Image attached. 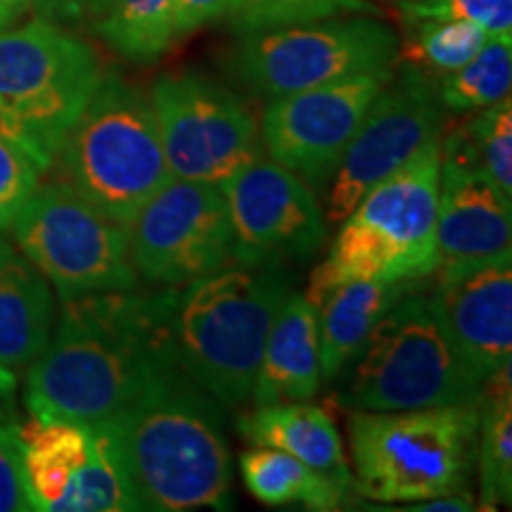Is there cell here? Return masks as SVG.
<instances>
[{
	"mask_svg": "<svg viewBox=\"0 0 512 512\" xmlns=\"http://www.w3.org/2000/svg\"><path fill=\"white\" fill-rule=\"evenodd\" d=\"M233 226V261L249 266L304 261L328 235L316 192L283 164L259 157L221 185Z\"/></svg>",
	"mask_w": 512,
	"mask_h": 512,
	"instance_id": "2e32d148",
	"label": "cell"
},
{
	"mask_svg": "<svg viewBox=\"0 0 512 512\" xmlns=\"http://www.w3.org/2000/svg\"><path fill=\"white\" fill-rule=\"evenodd\" d=\"M420 280L356 278L332 287L318 304L320 375L332 382L354 361L380 318Z\"/></svg>",
	"mask_w": 512,
	"mask_h": 512,
	"instance_id": "44dd1931",
	"label": "cell"
},
{
	"mask_svg": "<svg viewBox=\"0 0 512 512\" xmlns=\"http://www.w3.org/2000/svg\"><path fill=\"white\" fill-rule=\"evenodd\" d=\"M10 230L19 254L62 302L136 290L140 283L128 254V226L110 219L64 178L38 183Z\"/></svg>",
	"mask_w": 512,
	"mask_h": 512,
	"instance_id": "9c48e42d",
	"label": "cell"
},
{
	"mask_svg": "<svg viewBox=\"0 0 512 512\" xmlns=\"http://www.w3.org/2000/svg\"><path fill=\"white\" fill-rule=\"evenodd\" d=\"M432 278L441 328L467 375L484 384L512 358V256L444 261Z\"/></svg>",
	"mask_w": 512,
	"mask_h": 512,
	"instance_id": "e0dca14e",
	"label": "cell"
},
{
	"mask_svg": "<svg viewBox=\"0 0 512 512\" xmlns=\"http://www.w3.org/2000/svg\"><path fill=\"white\" fill-rule=\"evenodd\" d=\"M176 287L100 292L62 302L46 349L27 368V408L43 418L105 422L178 366Z\"/></svg>",
	"mask_w": 512,
	"mask_h": 512,
	"instance_id": "6da1fadb",
	"label": "cell"
},
{
	"mask_svg": "<svg viewBox=\"0 0 512 512\" xmlns=\"http://www.w3.org/2000/svg\"><path fill=\"white\" fill-rule=\"evenodd\" d=\"M238 427L254 446H273L290 453L351 496L349 458L335 420L325 408L309 401L268 403L242 415Z\"/></svg>",
	"mask_w": 512,
	"mask_h": 512,
	"instance_id": "ffe728a7",
	"label": "cell"
},
{
	"mask_svg": "<svg viewBox=\"0 0 512 512\" xmlns=\"http://www.w3.org/2000/svg\"><path fill=\"white\" fill-rule=\"evenodd\" d=\"M512 88V36H489L479 53L439 79V102L451 114L479 112L508 98Z\"/></svg>",
	"mask_w": 512,
	"mask_h": 512,
	"instance_id": "4316f807",
	"label": "cell"
},
{
	"mask_svg": "<svg viewBox=\"0 0 512 512\" xmlns=\"http://www.w3.org/2000/svg\"><path fill=\"white\" fill-rule=\"evenodd\" d=\"M55 328V294L48 280L17 252L0 259V361L29 368Z\"/></svg>",
	"mask_w": 512,
	"mask_h": 512,
	"instance_id": "7402d4cb",
	"label": "cell"
},
{
	"mask_svg": "<svg viewBox=\"0 0 512 512\" xmlns=\"http://www.w3.org/2000/svg\"><path fill=\"white\" fill-rule=\"evenodd\" d=\"M22 470L31 510H140L133 486L102 422L31 418L19 427Z\"/></svg>",
	"mask_w": 512,
	"mask_h": 512,
	"instance_id": "7c38bea8",
	"label": "cell"
},
{
	"mask_svg": "<svg viewBox=\"0 0 512 512\" xmlns=\"http://www.w3.org/2000/svg\"><path fill=\"white\" fill-rule=\"evenodd\" d=\"M441 138L384 178L342 221L306 299L318 309L332 287L356 278L427 280L439 268L437 204Z\"/></svg>",
	"mask_w": 512,
	"mask_h": 512,
	"instance_id": "5b68a950",
	"label": "cell"
},
{
	"mask_svg": "<svg viewBox=\"0 0 512 512\" xmlns=\"http://www.w3.org/2000/svg\"><path fill=\"white\" fill-rule=\"evenodd\" d=\"M479 164L489 174L498 190L512 200V102L508 98L494 102L477 112L470 124L463 126Z\"/></svg>",
	"mask_w": 512,
	"mask_h": 512,
	"instance_id": "f1b7e54d",
	"label": "cell"
},
{
	"mask_svg": "<svg viewBox=\"0 0 512 512\" xmlns=\"http://www.w3.org/2000/svg\"><path fill=\"white\" fill-rule=\"evenodd\" d=\"M437 249L439 261L510 254L512 200L491 181L465 128L441 133Z\"/></svg>",
	"mask_w": 512,
	"mask_h": 512,
	"instance_id": "ac0fdd59",
	"label": "cell"
},
{
	"mask_svg": "<svg viewBox=\"0 0 512 512\" xmlns=\"http://www.w3.org/2000/svg\"><path fill=\"white\" fill-rule=\"evenodd\" d=\"M399 36L373 17H325L240 34L228 69L249 91L273 100L347 76L394 69Z\"/></svg>",
	"mask_w": 512,
	"mask_h": 512,
	"instance_id": "30bf717a",
	"label": "cell"
},
{
	"mask_svg": "<svg viewBox=\"0 0 512 512\" xmlns=\"http://www.w3.org/2000/svg\"><path fill=\"white\" fill-rule=\"evenodd\" d=\"M22 418L8 403H0V512L31 510L22 470Z\"/></svg>",
	"mask_w": 512,
	"mask_h": 512,
	"instance_id": "4dcf8cb0",
	"label": "cell"
},
{
	"mask_svg": "<svg viewBox=\"0 0 512 512\" xmlns=\"http://www.w3.org/2000/svg\"><path fill=\"white\" fill-rule=\"evenodd\" d=\"M31 10V0H0V34L22 22Z\"/></svg>",
	"mask_w": 512,
	"mask_h": 512,
	"instance_id": "e575fe53",
	"label": "cell"
},
{
	"mask_svg": "<svg viewBox=\"0 0 512 512\" xmlns=\"http://www.w3.org/2000/svg\"><path fill=\"white\" fill-rule=\"evenodd\" d=\"M41 183V174L15 145L0 138V233L10 230L19 209Z\"/></svg>",
	"mask_w": 512,
	"mask_h": 512,
	"instance_id": "1f68e13d",
	"label": "cell"
},
{
	"mask_svg": "<svg viewBox=\"0 0 512 512\" xmlns=\"http://www.w3.org/2000/svg\"><path fill=\"white\" fill-rule=\"evenodd\" d=\"M15 389H17V373L0 361V401L10 399Z\"/></svg>",
	"mask_w": 512,
	"mask_h": 512,
	"instance_id": "d590c367",
	"label": "cell"
},
{
	"mask_svg": "<svg viewBox=\"0 0 512 512\" xmlns=\"http://www.w3.org/2000/svg\"><path fill=\"white\" fill-rule=\"evenodd\" d=\"M102 74L95 48L72 29L34 17L3 31L0 138L48 174Z\"/></svg>",
	"mask_w": 512,
	"mask_h": 512,
	"instance_id": "8992f818",
	"label": "cell"
},
{
	"mask_svg": "<svg viewBox=\"0 0 512 512\" xmlns=\"http://www.w3.org/2000/svg\"><path fill=\"white\" fill-rule=\"evenodd\" d=\"M240 475L247 491L264 505H302L330 512L344 508L349 496L302 460L273 446H254L240 456Z\"/></svg>",
	"mask_w": 512,
	"mask_h": 512,
	"instance_id": "603a6c76",
	"label": "cell"
},
{
	"mask_svg": "<svg viewBox=\"0 0 512 512\" xmlns=\"http://www.w3.org/2000/svg\"><path fill=\"white\" fill-rule=\"evenodd\" d=\"M140 510H228L233 456L221 403L181 366L157 375L136 399L102 422Z\"/></svg>",
	"mask_w": 512,
	"mask_h": 512,
	"instance_id": "7a4b0ae2",
	"label": "cell"
},
{
	"mask_svg": "<svg viewBox=\"0 0 512 512\" xmlns=\"http://www.w3.org/2000/svg\"><path fill=\"white\" fill-rule=\"evenodd\" d=\"M479 406L351 411V491L375 503L463 494L477 465Z\"/></svg>",
	"mask_w": 512,
	"mask_h": 512,
	"instance_id": "277c9868",
	"label": "cell"
},
{
	"mask_svg": "<svg viewBox=\"0 0 512 512\" xmlns=\"http://www.w3.org/2000/svg\"><path fill=\"white\" fill-rule=\"evenodd\" d=\"M406 24V41L396 60L420 74L439 81L453 74L479 53L486 31L463 19H411Z\"/></svg>",
	"mask_w": 512,
	"mask_h": 512,
	"instance_id": "484cf974",
	"label": "cell"
},
{
	"mask_svg": "<svg viewBox=\"0 0 512 512\" xmlns=\"http://www.w3.org/2000/svg\"><path fill=\"white\" fill-rule=\"evenodd\" d=\"M394 76L368 72L268 100L259 131L266 155L313 190L328 188L370 102Z\"/></svg>",
	"mask_w": 512,
	"mask_h": 512,
	"instance_id": "9a60e30c",
	"label": "cell"
},
{
	"mask_svg": "<svg viewBox=\"0 0 512 512\" xmlns=\"http://www.w3.org/2000/svg\"><path fill=\"white\" fill-rule=\"evenodd\" d=\"M15 252H17V249L3 238V233H0V259H8V256H12Z\"/></svg>",
	"mask_w": 512,
	"mask_h": 512,
	"instance_id": "8d00e7d4",
	"label": "cell"
},
{
	"mask_svg": "<svg viewBox=\"0 0 512 512\" xmlns=\"http://www.w3.org/2000/svg\"><path fill=\"white\" fill-rule=\"evenodd\" d=\"M320 382L318 311L306 294L292 290L268 330L252 401L254 406L311 401Z\"/></svg>",
	"mask_w": 512,
	"mask_h": 512,
	"instance_id": "d6986e66",
	"label": "cell"
},
{
	"mask_svg": "<svg viewBox=\"0 0 512 512\" xmlns=\"http://www.w3.org/2000/svg\"><path fill=\"white\" fill-rule=\"evenodd\" d=\"M477 508L496 510L512 501V384L510 363L482 384L479 403Z\"/></svg>",
	"mask_w": 512,
	"mask_h": 512,
	"instance_id": "cb8c5ba5",
	"label": "cell"
},
{
	"mask_svg": "<svg viewBox=\"0 0 512 512\" xmlns=\"http://www.w3.org/2000/svg\"><path fill=\"white\" fill-rule=\"evenodd\" d=\"M57 162L64 181L124 226L171 178L150 95L117 72L102 74Z\"/></svg>",
	"mask_w": 512,
	"mask_h": 512,
	"instance_id": "ba28073f",
	"label": "cell"
},
{
	"mask_svg": "<svg viewBox=\"0 0 512 512\" xmlns=\"http://www.w3.org/2000/svg\"><path fill=\"white\" fill-rule=\"evenodd\" d=\"M403 22L411 19H463L486 36H512V0H403Z\"/></svg>",
	"mask_w": 512,
	"mask_h": 512,
	"instance_id": "f546056e",
	"label": "cell"
},
{
	"mask_svg": "<svg viewBox=\"0 0 512 512\" xmlns=\"http://www.w3.org/2000/svg\"><path fill=\"white\" fill-rule=\"evenodd\" d=\"M150 100L171 178L221 185L266 155L247 102L207 74H162Z\"/></svg>",
	"mask_w": 512,
	"mask_h": 512,
	"instance_id": "8fae6325",
	"label": "cell"
},
{
	"mask_svg": "<svg viewBox=\"0 0 512 512\" xmlns=\"http://www.w3.org/2000/svg\"><path fill=\"white\" fill-rule=\"evenodd\" d=\"M112 0H31V10L38 19L60 24L64 29H88L110 10Z\"/></svg>",
	"mask_w": 512,
	"mask_h": 512,
	"instance_id": "d6a6232c",
	"label": "cell"
},
{
	"mask_svg": "<svg viewBox=\"0 0 512 512\" xmlns=\"http://www.w3.org/2000/svg\"><path fill=\"white\" fill-rule=\"evenodd\" d=\"M437 86L439 81L406 64L384 83L330 178L325 221L342 223L377 183L441 138L446 110Z\"/></svg>",
	"mask_w": 512,
	"mask_h": 512,
	"instance_id": "4fadbf2b",
	"label": "cell"
},
{
	"mask_svg": "<svg viewBox=\"0 0 512 512\" xmlns=\"http://www.w3.org/2000/svg\"><path fill=\"white\" fill-rule=\"evenodd\" d=\"M375 12L370 0H230L226 19L233 31L287 27V24L316 22L325 17L366 15Z\"/></svg>",
	"mask_w": 512,
	"mask_h": 512,
	"instance_id": "83f0119b",
	"label": "cell"
},
{
	"mask_svg": "<svg viewBox=\"0 0 512 512\" xmlns=\"http://www.w3.org/2000/svg\"><path fill=\"white\" fill-rule=\"evenodd\" d=\"M230 0H174L176 38L195 34L209 24L226 19Z\"/></svg>",
	"mask_w": 512,
	"mask_h": 512,
	"instance_id": "836d02e7",
	"label": "cell"
},
{
	"mask_svg": "<svg viewBox=\"0 0 512 512\" xmlns=\"http://www.w3.org/2000/svg\"><path fill=\"white\" fill-rule=\"evenodd\" d=\"M290 292L285 266L240 261L176 287L171 330L178 366L223 408L245 406L268 330Z\"/></svg>",
	"mask_w": 512,
	"mask_h": 512,
	"instance_id": "3957f363",
	"label": "cell"
},
{
	"mask_svg": "<svg viewBox=\"0 0 512 512\" xmlns=\"http://www.w3.org/2000/svg\"><path fill=\"white\" fill-rule=\"evenodd\" d=\"M93 34L128 62H157L176 41L174 0H112Z\"/></svg>",
	"mask_w": 512,
	"mask_h": 512,
	"instance_id": "d4e9b609",
	"label": "cell"
},
{
	"mask_svg": "<svg viewBox=\"0 0 512 512\" xmlns=\"http://www.w3.org/2000/svg\"><path fill=\"white\" fill-rule=\"evenodd\" d=\"M335 380L337 401L347 411L387 413L482 403V384L458 361L425 280L384 313Z\"/></svg>",
	"mask_w": 512,
	"mask_h": 512,
	"instance_id": "52a82bcc",
	"label": "cell"
},
{
	"mask_svg": "<svg viewBox=\"0 0 512 512\" xmlns=\"http://www.w3.org/2000/svg\"><path fill=\"white\" fill-rule=\"evenodd\" d=\"M138 280L183 287L233 261V226L219 185L169 178L128 226Z\"/></svg>",
	"mask_w": 512,
	"mask_h": 512,
	"instance_id": "5bb4252c",
	"label": "cell"
}]
</instances>
